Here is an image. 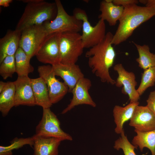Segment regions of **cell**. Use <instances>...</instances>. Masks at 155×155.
I'll use <instances>...</instances> for the list:
<instances>
[{
  "instance_id": "2e32d148",
  "label": "cell",
  "mask_w": 155,
  "mask_h": 155,
  "mask_svg": "<svg viewBox=\"0 0 155 155\" xmlns=\"http://www.w3.org/2000/svg\"><path fill=\"white\" fill-rule=\"evenodd\" d=\"M22 32L9 30L0 39V63L7 57L14 55L19 47Z\"/></svg>"
},
{
  "instance_id": "5b68a950",
  "label": "cell",
  "mask_w": 155,
  "mask_h": 155,
  "mask_svg": "<svg viewBox=\"0 0 155 155\" xmlns=\"http://www.w3.org/2000/svg\"><path fill=\"white\" fill-rule=\"evenodd\" d=\"M73 15L82 22L81 38L84 48H91L104 40L106 34L104 20L100 19L93 26L89 22L85 11L79 8L75 9Z\"/></svg>"
},
{
  "instance_id": "603a6c76",
  "label": "cell",
  "mask_w": 155,
  "mask_h": 155,
  "mask_svg": "<svg viewBox=\"0 0 155 155\" xmlns=\"http://www.w3.org/2000/svg\"><path fill=\"white\" fill-rule=\"evenodd\" d=\"M139 54V57L136 59L140 67L144 70L155 66V54L151 53L147 45H141L133 42Z\"/></svg>"
},
{
  "instance_id": "9a60e30c",
  "label": "cell",
  "mask_w": 155,
  "mask_h": 155,
  "mask_svg": "<svg viewBox=\"0 0 155 155\" xmlns=\"http://www.w3.org/2000/svg\"><path fill=\"white\" fill-rule=\"evenodd\" d=\"M52 66L55 76L62 78L69 92H71L78 81L84 77L80 67L76 64L66 65L60 63Z\"/></svg>"
},
{
  "instance_id": "cb8c5ba5",
  "label": "cell",
  "mask_w": 155,
  "mask_h": 155,
  "mask_svg": "<svg viewBox=\"0 0 155 155\" xmlns=\"http://www.w3.org/2000/svg\"><path fill=\"white\" fill-rule=\"evenodd\" d=\"M14 56L16 72L18 76H28L34 71V67L30 63V59L20 48H19Z\"/></svg>"
},
{
  "instance_id": "7a4b0ae2",
  "label": "cell",
  "mask_w": 155,
  "mask_h": 155,
  "mask_svg": "<svg viewBox=\"0 0 155 155\" xmlns=\"http://www.w3.org/2000/svg\"><path fill=\"white\" fill-rule=\"evenodd\" d=\"M155 16V7L133 4L124 7L111 41L118 45L126 40L140 25Z\"/></svg>"
},
{
  "instance_id": "d4e9b609",
  "label": "cell",
  "mask_w": 155,
  "mask_h": 155,
  "mask_svg": "<svg viewBox=\"0 0 155 155\" xmlns=\"http://www.w3.org/2000/svg\"><path fill=\"white\" fill-rule=\"evenodd\" d=\"M10 143V145L7 146H0V155H12L13 150L18 149L26 145H29L32 147L34 142L32 136L27 138L16 137Z\"/></svg>"
},
{
  "instance_id": "f546056e",
  "label": "cell",
  "mask_w": 155,
  "mask_h": 155,
  "mask_svg": "<svg viewBox=\"0 0 155 155\" xmlns=\"http://www.w3.org/2000/svg\"><path fill=\"white\" fill-rule=\"evenodd\" d=\"M139 2L137 0H113V3L115 5L124 7L133 4H137Z\"/></svg>"
},
{
  "instance_id": "6da1fadb",
  "label": "cell",
  "mask_w": 155,
  "mask_h": 155,
  "mask_svg": "<svg viewBox=\"0 0 155 155\" xmlns=\"http://www.w3.org/2000/svg\"><path fill=\"white\" fill-rule=\"evenodd\" d=\"M113 36L111 32H108L101 42L90 48L85 53L86 57L88 58V66L92 73L102 82L112 85L116 83L109 72L116 56L111 43Z\"/></svg>"
},
{
  "instance_id": "3957f363",
  "label": "cell",
  "mask_w": 155,
  "mask_h": 155,
  "mask_svg": "<svg viewBox=\"0 0 155 155\" xmlns=\"http://www.w3.org/2000/svg\"><path fill=\"white\" fill-rule=\"evenodd\" d=\"M57 11L55 2L49 3L40 0L38 2L27 3L15 30L22 32L30 26L51 21L56 17Z\"/></svg>"
},
{
  "instance_id": "ac0fdd59",
  "label": "cell",
  "mask_w": 155,
  "mask_h": 155,
  "mask_svg": "<svg viewBox=\"0 0 155 155\" xmlns=\"http://www.w3.org/2000/svg\"><path fill=\"white\" fill-rule=\"evenodd\" d=\"M124 7L117 5L113 3V0H105L100 3V11L101 13L99 19L106 20L111 26L115 25L120 18Z\"/></svg>"
},
{
  "instance_id": "7c38bea8",
  "label": "cell",
  "mask_w": 155,
  "mask_h": 155,
  "mask_svg": "<svg viewBox=\"0 0 155 155\" xmlns=\"http://www.w3.org/2000/svg\"><path fill=\"white\" fill-rule=\"evenodd\" d=\"M91 86L92 82L90 79L84 77L81 78L71 92L73 97L70 103L62 111L61 114H65L75 106L80 105L87 104L95 107L96 104L88 92Z\"/></svg>"
},
{
  "instance_id": "f1b7e54d",
  "label": "cell",
  "mask_w": 155,
  "mask_h": 155,
  "mask_svg": "<svg viewBox=\"0 0 155 155\" xmlns=\"http://www.w3.org/2000/svg\"><path fill=\"white\" fill-rule=\"evenodd\" d=\"M146 102V106L155 115V90L150 92Z\"/></svg>"
},
{
  "instance_id": "7402d4cb",
  "label": "cell",
  "mask_w": 155,
  "mask_h": 155,
  "mask_svg": "<svg viewBox=\"0 0 155 155\" xmlns=\"http://www.w3.org/2000/svg\"><path fill=\"white\" fill-rule=\"evenodd\" d=\"M136 135L133 138L131 144L142 152L146 148L150 151L152 155H155V129L146 132L135 131Z\"/></svg>"
},
{
  "instance_id": "4fadbf2b",
  "label": "cell",
  "mask_w": 155,
  "mask_h": 155,
  "mask_svg": "<svg viewBox=\"0 0 155 155\" xmlns=\"http://www.w3.org/2000/svg\"><path fill=\"white\" fill-rule=\"evenodd\" d=\"M129 125L135 131L146 132L155 129V115L147 107L137 106L130 120Z\"/></svg>"
},
{
  "instance_id": "4316f807",
  "label": "cell",
  "mask_w": 155,
  "mask_h": 155,
  "mask_svg": "<svg viewBox=\"0 0 155 155\" xmlns=\"http://www.w3.org/2000/svg\"><path fill=\"white\" fill-rule=\"evenodd\" d=\"M120 134V137L115 142L114 148L117 150L122 149L124 155H136L134 151L136 148L129 142L124 130Z\"/></svg>"
},
{
  "instance_id": "484cf974",
  "label": "cell",
  "mask_w": 155,
  "mask_h": 155,
  "mask_svg": "<svg viewBox=\"0 0 155 155\" xmlns=\"http://www.w3.org/2000/svg\"><path fill=\"white\" fill-rule=\"evenodd\" d=\"M155 83V66L144 70L140 84L137 89L140 96L142 95L148 88L154 86Z\"/></svg>"
},
{
  "instance_id": "52a82bcc",
  "label": "cell",
  "mask_w": 155,
  "mask_h": 155,
  "mask_svg": "<svg viewBox=\"0 0 155 155\" xmlns=\"http://www.w3.org/2000/svg\"><path fill=\"white\" fill-rule=\"evenodd\" d=\"M35 135L56 138L61 141H72V137L60 127V123L50 108H43L42 116L36 126Z\"/></svg>"
},
{
  "instance_id": "e0dca14e",
  "label": "cell",
  "mask_w": 155,
  "mask_h": 155,
  "mask_svg": "<svg viewBox=\"0 0 155 155\" xmlns=\"http://www.w3.org/2000/svg\"><path fill=\"white\" fill-rule=\"evenodd\" d=\"M34 155H58L60 140L34 135Z\"/></svg>"
},
{
  "instance_id": "836d02e7",
  "label": "cell",
  "mask_w": 155,
  "mask_h": 155,
  "mask_svg": "<svg viewBox=\"0 0 155 155\" xmlns=\"http://www.w3.org/2000/svg\"><path fill=\"white\" fill-rule=\"evenodd\" d=\"M40 0H23L22 1L24 3H33L39 1Z\"/></svg>"
},
{
  "instance_id": "ffe728a7",
  "label": "cell",
  "mask_w": 155,
  "mask_h": 155,
  "mask_svg": "<svg viewBox=\"0 0 155 155\" xmlns=\"http://www.w3.org/2000/svg\"><path fill=\"white\" fill-rule=\"evenodd\" d=\"M139 102L130 103L124 107L115 105L114 107L113 113L116 127L115 132L120 134L123 129V125L126 121L130 120L136 106Z\"/></svg>"
},
{
  "instance_id": "83f0119b",
  "label": "cell",
  "mask_w": 155,
  "mask_h": 155,
  "mask_svg": "<svg viewBox=\"0 0 155 155\" xmlns=\"http://www.w3.org/2000/svg\"><path fill=\"white\" fill-rule=\"evenodd\" d=\"M16 72L14 55L6 57L0 63V75L5 80Z\"/></svg>"
},
{
  "instance_id": "8992f818",
  "label": "cell",
  "mask_w": 155,
  "mask_h": 155,
  "mask_svg": "<svg viewBox=\"0 0 155 155\" xmlns=\"http://www.w3.org/2000/svg\"><path fill=\"white\" fill-rule=\"evenodd\" d=\"M84 48L81 35L79 32H66L60 37V63L66 65L75 64Z\"/></svg>"
},
{
  "instance_id": "44dd1931",
  "label": "cell",
  "mask_w": 155,
  "mask_h": 155,
  "mask_svg": "<svg viewBox=\"0 0 155 155\" xmlns=\"http://www.w3.org/2000/svg\"><path fill=\"white\" fill-rule=\"evenodd\" d=\"M15 86L14 82H8L0 93V111L3 117L6 116L15 105Z\"/></svg>"
},
{
  "instance_id": "d6a6232c",
  "label": "cell",
  "mask_w": 155,
  "mask_h": 155,
  "mask_svg": "<svg viewBox=\"0 0 155 155\" xmlns=\"http://www.w3.org/2000/svg\"><path fill=\"white\" fill-rule=\"evenodd\" d=\"M7 82H4L2 81L0 82V93H1L5 88Z\"/></svg>"
},
{
  "instance_id": "30bf717a",
  "label": "cell",
  "mask_w": 155,
  "mask_h": 155,
  "mask_svg": "<svg viewBox=\"0 0 155 155\" xmlns=\"http://www.w3.org/2000/svg\"><path fill=\"white\" fill-rule=\"evenodd\" d=\"M60 34L54 33L47 36L36 55L39 62L52 66L60 63Z\"/></svg>"
},
{
  "instance_id": "9c48e42d",
  "label": "cell",
  "mask_w": 155,
  "mask_h": 155,
  "mask_svg": "<svg viewBox=\"0 0 155 155\" xmlns=\"http://www.w3.org/2000/svg\"><path fill=\"white\" fill-rule=\"evenodd\" d=\"M37 70L40 77L47 85L51 102L53 104L57 103L69 92L68 86L56 78L52 65L39 66Z\"/></svg>"
},
{
  "instance_id": "8fae6325",
  "label": "cell",
  "mask_w": 155,
  "mask_h": 155,
  "mask_svg": "<svg viewBox=\"0 0 155 155\" xmlns=\"http://www.w3.org/2000/svg\"><path fill=\"white\" fill-rule=\"evenodd\" d=\"M113 69L118 75L115 84L116 86L118 87L123 86L121 92L128 95L131 103L138 102L140 96L135 89L137 83L134 73L126 71L121 63L115 65Z\"/></svg>"
},
{
  "instance_id": "e575fe53",
  "label": "cell",
  "mask_w": 155,
  "mask_h": 155,
  "mask_svg": "<svg viewBox=\"0 0 155 155\" xmlns=\"http://www.w3.org/2000/svg\"><path fill=\"white\" fill-rule=\"evenodd\" d=\"M138 1L139 2L142 4H145L146 5L147 3L148 0H140Z\"/></svg>"
},
{
  "instance_id": "277c9868",
  "label": "cell",
  "mask_w": 155,
  "mask_h": 155,
  "mask_svg": "<svg viewBox=\"0 0 155 155\" xmlns=\"http://www.w3.org/2000/svg\"><path fill=\"white\" fill-rule=\"evenodd\" d=\"M57 7L56 17L51 21H47L42 25L47 35L54 33L66 32H79L82 29V22L73 15L68 14L59 0H55Z\"/></svg>"
},
{
  "instance_id": "5bb4252c",
  "label": "cell",
  "mask_w": 155,
  "mask_h": 155,
  "mask_svg": "<svg viewBox=\"0 0 155 155\" xmlns=\"http://www.w3.org/2000/svg\"><path fill=\"white\" fill-rule=\"evenodd\" d=\"M14 82L16 88L15 106L36 105L31 79L28 76H18Z\"/></svg>"
},
{
  "instance_id": "1f68e13d",
  "label": "cell",
  "mask_w": 155,
  "mask_h": 155,
  "mask_svg": "<svg viewBox=\"0 0 155 155\" xmlns=\"http://www.w3.org/2000/svg\"><path fill=\"white\" fill-rule=\"evenodd\" d=\"M146 6L155 7V0H148Z\"/></svg>"
},
{
  "instance_id": "ba28073f",
  "label": "cell",
  "mask_w": 155,
  "mask_h": 155,
  "mask_svg": "<svg viewBox=\"0 0 155 155\" xmlns=\"http://www.w3.org/2000/svg\"><path fill=\"white\" fill-rule=\"evenodd\" d=\"M47 35L42 24L27 27L22 31L19 47L31 59L36 56Z\"/></svg>"
},
{
  "instance_id": "4dcf8cb0",
  "label": "cell",
  "mask_w": 155,
  "mask_h": 155,
  "mask_svg": "<svg viewBox=\"0 0 155 155\" xmlns=\"http://www.w3.org/2000/svg\"><path fill=\"white\" fill-rule=\"evenodd\" d=\"M12 1V0H0V5L4 7H8L9 4Z\"/></svg>"
},
{
  "instance_id": "d6986e66",
  "label": "cell",
  "mask_w": 155,
  "mask_h": 155,
  "mask_svg": "<svg viewBox=\"0 0 155 155\" xmlns=\"http://www.w3.org/2000/svg\"><path fill=\"white\" fill-rule=\"evenodd\" d=\"M36 105L43 108H48L53 105L50 101L47 85L40 77L31 79Z\"/></svg>"
}]
</instances>
